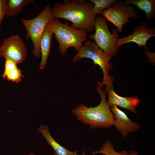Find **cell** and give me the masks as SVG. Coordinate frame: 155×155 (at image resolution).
Listing matches in <instances>:
<instances>
[{
    "label": "cell",
    "instance_id": "obj_16",
    "mask_svg": "<svg viewBox=\"0 0 155 155\" xmlns=\"http://www.w3.org/2000/svg\"><path fill=\"white\" fill-rule=\"evenodd\" d=\"M117 0H88L92 3L94 6L92 9V13L94 15H102L105 9H108L117 2Z\"/></svg>",
    "mask_w": 155,
    "mask_h": 155
},
{
    "label": "cell",
    "instance_id": "obj_5",
    "mask_svg": "<svg viewBox=\"0 0 155 155\" xmlns=\"http://www.w3.org/2000/svg\"><path fill=\"white\" fill-rule=\"evenodd\" d=\"M50 5H46L37 16L29 20L22 19V22L27 32V37L30 38L33 44V54L39 57L41 54L40 43L48 22L54 18Z\"/></svg>",
    "mask_w": 155,
    "mask_h": 155
},
{
    "label": "cell",
    "instance_id": "obj_23",
    "mask_svg": "<svg viewBox=\"0 0 155 155\" xmlns=\"http://www.w3.org/2000/svg\"><path fill=\"white\" fill-rule=\"evenodd\" d=\"M28 155H35V154L33 152L30 153Z\"/></svg>",
    "mask_w": 155,
    "mask_h": 155
},
{
    "label": "cell",
    "instance_id": "obj_22",
    "mask_svg": "<svg viewBox=\"0 0 155 155\" xmlns=\"http://www.w3.org/2000/svg\"><path fill=\"white\" fill-rule=\"evenodd\" d=\"M78 151L76 150L74 152V154L73 155H85V151H84V153L83 154H81V155H79L77 154V153H78Z\"/></svg>",
    "mask_w": 155,
    "mask_h": 155
},
{
    "label": "cell",
    "instance_id": "obj_8",
    "mask_svg": "<svg viewBox=\"0 0 155 155\" xmlns=\"http://www.w3.org/2000/svg\"><path fill=\"white\" fill-rule=\"evenodd\" d=\"M27 49L21 38L11 35L4 40L0 46V57L19 63L26 59Z\"/></svg>",
    "mask_w": 155,
    "mask_h": 155
},
{
    "label": "cell",
    "instance_id": "obj_13",
    "mask_svg": "<svg viewBox=\"0 0 155 155\" xmlns=\"http://www.w3.org/2000/svg\"><path fill=\"white\" fill-rule=\"evenodd\" d=\"M45 139L48 144L54 151V155H73L74 152H72L62 146L58 143L52 137L48 126L42 124L38 129Z\"/></svg>",
    "mask_w": 155,
    "mask_h": 155
},
{
    "label": "cell",
    "instance_id": "obj_4",
    "mask_svg": "<svg viewBox=\"0 0 155 155\" xmlns=\"http://www.w3.org/2000/svg\"><path fill=\"white\" fill-rule=\"evenodd\" d=\"M78 53L73 58L72 62L75 63L80 59L86 58L92 59L94 65H99L102 70L103 78L101 82H99L102 87L105 85L106 92L113 88V78L109 74V71L113 68V65L109 62L111 59L100 49L95 43L91 40L84 42Z\"/></svg>",
    "mask_w": 155,
    "mask_h": 155
},
{
    "label": "cell",
    "instance_id": "obj_20",
    "mask_svg": "<svg viewBox=\"0 0 155 155\" xmlns=\"http://www.w3.org/2000/svg\"><path fill=\"white\" fill-rule=\"evenodd\" d=\"M5 69L4 72H6L13 69L17 67V63L9 59H5Z\"/></svg>",
    "mask_w": 155,
    "mask_h": 155
},
{
    "label": "cell",
    "instance_id": "obj_9",
    "mask_svg": "<svg viewBox=\"0 0 155 155\" xmlns=\"http://www.w3.org/2000/svg\"><path fill=\"white\" fill-rule=\"evenodd\" d=\"M149 21L147 20L141 22L138 26L134 27L133 33L128 36L117 39L116 46L118 48L125 44L133 42L140 47L143 46L146 49H149L146 44L148 40L151 37L155 36V29L154 27L149 28Z\"/></svg>",
    "mask_w": 155,
    "mask_h": 155
},
{
    "label": "cell",
    "instance_id": "obj_1",
    "mask_svg": "<svg viewBox=\"0 0 155 155\" xmlns=\"http://www.w3.org/2000/svg\"><path fill=\"white\" fill-rule=\"evenodd\" d=\"M93 4L83 0H65L54 4L52 9L54 18L69 21L73 28L84 30L87 33L95 30L96 16L93 15Z\"/></svg>",
    "mask_w": 155,
    "mask_h": 155
},
{
    "label": "cell",
    "instance_id": "obj_18",
    "mask_svg": "<svg viewBox=\"0 0 155 155\" xmlns=\"http://www.w3.org/2000/svg\"><path fill=\"white\" fill-rule=\"evenodd\" d=\"M2 76L3 78H6L9 80L18 83L21 81L24 76L21 70L17 67L11 70L3 72Z\"/></svg>",
    "mask_w": 155,
    "mask_h": 155
},
{
    "label": "cell",
    "instance_id": "obj_3",
    "mask_svg": "<svg viewBox=\"0 0 155 155\" xmlns=\"http://www.w3.org/2000/svg\"><path fill=\"white\" fill-rule=\"evenodd\" d=\"M47 25L54 34L59 43V50L63 55H65L70 47H74L78 52L83 46L82 43L87 41L86 32L73 28L66 23H61L57 18L51 20Z\"/></svg>",
    "mask_w": 155,
    "mask_h": 155
},
{
    "label": "cell",
    "instance_id": "obj_2",
    "mask_svg": "<svg viewBox=\"0 0 155 155\" xmlns=\"http://www.w3.org/2000/svg\"><path fill=\"white\" fill-rule=\"evenodd\" d=\"M98 83L96 90L100 97L99 104L88 107L80 103L73 110V114L78 119L88 125L91 129L110 128L114 125V116L106 101V91L102 90Z\"/></svg>",
    "mask_w": 155,
    "mask_h": 155
},
{
    "label": "cell",
    "instance_id": "obj_6",
    "mask_svg": "<svg viewBox=\"0 0 155 155\" xmlns=\"http://www.w3.org/2000/svg\"><path fill=\"white\" fill-rule=\"evenodd\" d=\"M95 27L94 34L91 33L88 38L94 39L98 47L112 59L117 55L118 50L116 46L117 40L119 38L117 30L112 28L111 34L109 30L107 20L101 15L96 16Z\"/></svg>",
    "mask_w": 155,
    "mask_h": 155
},
{
    "label": "cell",
    "instance_id": "obj_7",
    "mask_svg": "<svg viewBox=\"0 0 155 155\" xmlns=\"http://www.w3.org/2000/svg\"><path fill=\"white\" fill-rule=\"evenodd\" d=\"M102 15L117 27L120 33L122 32L123 26L131 21L129 18L136 19L138 16L137 13L132 6L125 5L123 1L120 0L104 10Z\"/></svg>",
    "mask_w": 155,
    "mask_h": 155
},
{
    "label": "cell",
    "instance_id": "obj_17",
    "mask_svg": "<svg viewBox=\"0 0 155 155\" xmlns=\"http://www.w3.org/2000/svg\"><path fill=\"white\" fill-rule=\"evenodd\" d=\"M129 152L123 150L120 152L116 151L110 140L105 142L98 151H95L92 152L93 154L99 153L105 155H128Z\"/></svg>",
    "mask_w": 155,
    "mask_h": 155
},
{
    "label": "cell",
    "instance_id": "obj_19",
    "mask_svg": "<svg viewBox=\"0 0 155 155\" xmlns=\"http://www.w3.org/2000/svg\"><path fill=\"white\" fill-rule=\"evenodd\" d=\"M8 1L7 0H0V27L7 13Z\"/></svg>",
    "mask_w": 155,
    "mask_h": 155
},
{
    "label": "cell",
    "instance_id": "obj_15",
    "mask_svg": "<svg viewBox=\"0 0 155 155\" xmlns=\"http://www.w3.org/2000/svg\"><path fill=\"white\" fill-rule=\"evenodd\" d=\"M34 1V0H9L6 16L10 17L18 15L24 7Z\"/></svg>",
    "mask_w": 155,
    "mask_h": 155
},
{
    "label": "cell",
    "instance_id": "obj_10",
    "mask_svg": "<svg viewBox=\"0 0 155 155\" xmlns=\"http://www.w3.org/2000/svg\"><path fill=\"white\" fill-rule=\"evenodd\" d=\"M110 109L115 117L113 125L123 137H126L130 132L136 131L140 129V124L131 121L117 106H114Z\"/></svg>",
    "mask_w": 155,
    "mask_h": 155
},
{
    "label": "cell",
    "instance_id": "obj_11",
    "mask_svg": "<svg viewBox=\"0 0 155 155\" xmlns=\"http://www.w3.org/2000/svg\"><path fill=\"white\" fill-rule=\"evenodd\" d=\"M107 92L108 99L107 103L110 108L114 106H118L129 110L135 114H137L136 106L138 105L140 102L137 97L121 96L115 93L113 88L109 89Z\"/></svg>",
    "mask_w": 155,
    "mask_h": 155
},
{
    "label": "cell",
    "instance_id": "obj_21",
    "mask_svg": "<svg viewBox=\"0 0 155 155\" xmlns=\"http://www.w3.org/2000/svg\"><path fill=\"white\" fill-rule=\"evenodd\" d=\"M128 155H138V154L136 152L133 150H130L129 152Z\"/></svg>",
    "mask_w": 155,
    "mask_h": 155
},
{
    "label": "cell",
    "instance_id": "obj_14",
    "mask_svg": "<svg viewBox=\"0 0 155 155\" xmlns=\"http://www.w3.org/2000/svg\"><path fill=\"white\" fill-rule=\"evenodd\" d=\"M126 5H132L137 7L144 13L147 20L149 22L154 18L155 14V0H126L123 1Z\"/></svg>",
    "mask_w": 155,
    "mask_h": 155
},
{
    "label": "cell",
    "instance_id": "obj_12",
    "mask_svg": "<svg viewBox=\"0 0 155 155\" xmlns=\"http://www.w3.org/2000/svg\"><path fill=\"white\" fill-rule=\"evenodd\" d=\"M53 32L47 25L41 37L40 47L42 55L39 68L43 69L45 68L50 53Z\"/></svg>",
    "mask_w": 155,
    "mask_h": 155
}]
</instances>
